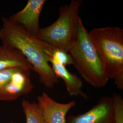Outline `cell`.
<instances>
[{"label":"cell","instance_id":"cell-1","mask_svg":"<svg viewBox=\"0 0 123 123\" xmlns=\"http://www.w3.org/2000/svg\"><path fill=\"white\" fill-rule=\"evenodd\" d=\"M0 40L3 45L16 49L25 57L45 88H53L58 82L49 62L46 43L26 31L22 26L2 17Z\"/></svg>","mask_w":123,"mask_h":123},{"label":"cell","instance_id":"cell-2","mask_svg":"<svg viewBox=\"0 0 123 123\" xmlns=\"http://www.w3.org/2000/svg\"><path fill=\"white\" fill-rule=\"evenodd\" d=\"M69 53L82 78L95 88L105 87L109 78L88 31L79 18L76 39Z\"/></svg>","mask_w":123,"mask_h":123},{"label":"cell","instance_id":"cell-3","mask_svg":"<svg viewBox=\"0 0 123 123\" xmlns=\"http://www.w3.org/2000/svg\"><path fill=\"white\" fill-rule=\"evenodd\" d=\"M88 34L110 79L123 89V30L116 26L95 28Z\"/></svg>","mask_w":123,"mask_h":123},{"label":"cell","instance_id":"cell-4","mask_svg":"<svg viewBox=\"0 0 123 123\" xmlns=\"http://www.w3.org/2000/svg\"><path fill=\"white\" fill-rule=\"evenodd\" d=\"M81 0H73L59 9V17L49 26L40 28L36 38L55 49L69 53L76 39Z\"/></svg>","mask_w":123,"mask_h":123},{"label":"cell","instance_id":"cell-5","mask_svg":"<svg viewBox=\"0 0 123 123\" xmlns=\"http://www.w3.org/2000/svg\"><path fill=\"white\" fill-rule=\"evenodd\" d=\"M66 123H116L112 96L102 97L83 114L68 116Z\"/></svg>","mask_w":123,"mask_h":123},{"label":"cell","instance_id":"cell-6","mask_svg":"<svg viewBox=\"0 0 123 123\" xmlns=\"http://www.w3.org/2000/svg\"><path fill=\"white\" fill-rule=\"evenodd\" d=\"M31 70L18 69L9 82L0 88V101L15 100L31 92L34 86L31 81Z\"/></svg>","mask_w":123,"mask_h":123},{"label":"cell","instance_id":"cell-7","mask_svg":"<svg viewBox=\"0 0 123 123\" xmlns=\"http://www.w3.org/2000/svg\"><path fill=\"white\" fill-rule=\"evenodd\" d=\"M45 2V0H28L22 10L10 16L8 20L35 36L41 28L40 16Z\"/></svg>","mask_w":123,"mask_h":123},{"label":"cell","instance_id":"cell-8","mask_svg":"<svg viewBox=\"0 0 123 123\" xmlns=\"http://www.w3.org/2000/svg\"><path fill=\"white\" fill-rule=\"evenodd\" d=\"M37 104L47 123H66L67 113L76 105L74 100L57 102L46 92L37 97Z\"/></svg>","mask_w":123,"mask_h":123},{"label":"cell","instance_id":"cell-9","mask_svg":"<svg viewBox=\"0 0 123 123\" xmlns=\"http://www.w3.org/2000/svg\"><path fill=\"white\" fill-rule=\"evenodd\" d=\"M49 62L56 76L64 81L67 91L70 95L81 96L84 98H87L83 91V83L79 77L71 73L66 67L57 63L52 58H50Z\"/></svg>","mask_w":123,"mask_h":123},{"label":"cell","instance_id":"cell-10","mask_svg":"<svg viewBox=\"0 0 123 123\" xmlns=\"http://www.w3.org/2000/svg\"><path fill=\"white\" fill-rule=\"evenodd\" d=\"M18 68L31 69L28 62L18 50L2 44L0 46V71Z\"/></svg>","mask_w":123,"mask_h":123},{"label":"cell","instance_id":"cell-11","mask_svg":"<svg viewBox=\"0 0 123 123\" xmlns=\"http://www.w3.org/2000/svg\"><path fill=\"white\" fill-rule=\"evenodd\" d=\"M22 107L26 117V123H47L37 103L24 99Z\"/></svg>","mask_w":123,"mask_h":123},{"label":"cell","instance_id":"cell-12","mask_svg":"<svg viewBox=\"0 0 123 123\" xmlns=\"http://www.w3.org/2000/svg\"><path fill=\"white\" fill-rule=\"evenodd\" d=\"M50 58H52L57 63L66 67L73 65V60L70 54L66 51L55 49L50 45L49 48Z\"/></svg>","mask_w":123,"mask_h":123},{"label":"cell","instance_id":"cell-13","mask_svg":"<svg viewBox=\"0 0 123 123\" xmlns=\"http://www.w3.org/2000/svg\"><path fill=\"white\" fill-rule=\"evenodd\" d=\"M112 98L116 123H123V98L117 93L113 94Z\"/></svg>","mask_w":123,"mask_h":123},{"label":"cell","instance_id":"cell-14","mask_svg":"<svg viewBox=\"0 0 123 123\" xmlns=\"http://www.w3.org/2000/svg\"><path fill=\"white\" fill-rule=\"evenodd\" d=\"M19 68H11L0 71V88L9 82L13 74Z\"/></svg>","mask_w":123,"mask_h":123},{"label":"cell","instance_id":"cell-15","mask_svg":"<svg viewBox=\"0 0 123 123\" xmlns=\"http://www.w3.org/2000/svg\"><path fill=\"white\" fill-rule=\"evenodd\" d=\"M14 123V122H10V123Z\"/></svg>","mask_w":123,"mask_h":123}]
</instances>
